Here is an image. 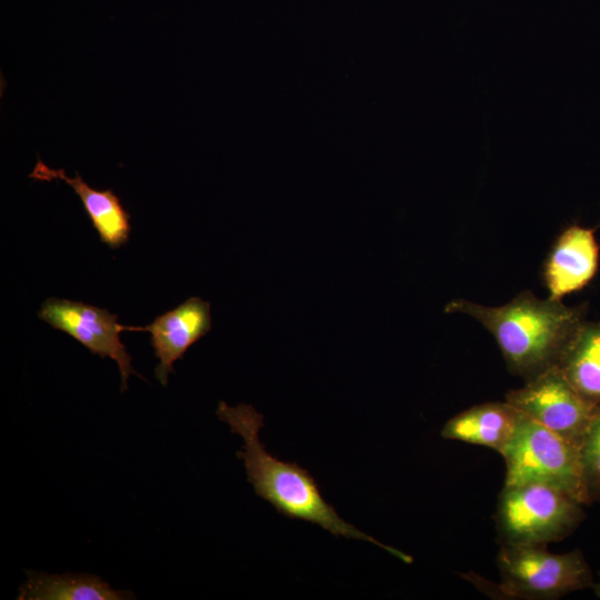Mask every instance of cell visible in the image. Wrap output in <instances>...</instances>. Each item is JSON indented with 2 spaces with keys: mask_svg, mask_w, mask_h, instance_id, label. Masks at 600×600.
<instances>
[{
  "mask_svg": "<svg viewBox=\"0 0 600 600\" xmlns=\"http://www.w3.org/2000/svg\"><path fill=\"white\" fill-rule=\"evenodd\" d=\"M578 448L588 500L590 503L600 501V409L591 420Z\"/></svg>",
  "mask_w": 600,
  "mask_h": 600,
  "instance_id": "5bb4252c",
  "label": "cell"
},
{
  "mask_svg": "<svg viewBox=\"0 0 600 600\" xmlns=\"http://www.w3.org/2000/svg\"><path fill=\"white\" fill-rule=\"evenodd\" d=\"M19 600H123L132 593L113 589L101 578L88 573L48 574L27 571Z\"/></svg>",
  "mask_w": 600,
  "mask_h": 600,
  "instance_id": "7c38bea8",
  "label": "cell"
},
{
  "mask_svg": "<svg viewBox=\"0 0 600 600\" xmlns=\"http://www.w3.org/2000/svg\"><path fill=\"white\" fill-rule=\"evenodd\" d=\"M557 367L582 398L600 406V320L581 324Z\"/></svg>",
  "mask_w": 600,
  "mask_h": 600,
  "instance_id": "4fadbf2b",
  "label": "cell"
},
{
  "mask_svg": "<svg viewBox=\"0 0 600 600\" xmlns=\"http://www.w3.org/2000/svg\"><path fill=\"white\" fill-rule=\"evenodd\" d=\"M501 456L506 466L504 486L549 484L583 504L590 503L583 484L579 448L531 418L521 413L517 430Z\"/></svg>",
  "mask_w": 600,
  "mask_h": 600,
  "instance_id": "277c9868",
  "label": "cell"
},
{
  "mask_svg": "<svg viewBox=\"0 0 600 600\" xmlns=\"http://www.w3.org/2000/svg\"><path fill=\"white\" fill-rule=\"evenodd\" d=\"M38 317L53 329L76 339L91 353L113 359L119 367L122 392L128 389L129 377L139 376L120 340L124 326L118 323L117 314L80 301L48 298L41 303Z\"/></svg>",
  "mask_w": 600,
  "mask_h": 600,
  "instance_id": "52a82bcc",
  "label": "cell"
},
{
  "mask_svg": "<svg viewBox=\"0 0 600 600\" xmlns=\"http://www.w3.org/2000/svg\"><path fill=\"white\" fill-rule=\"evenodd\" d=\"M521 413L509 402H486L450 418L441 430L447 440L482 446L500 454L511 441Z\"/></svg>",
  "mask_w": 600,
  "mask_h": 600,
  "instance_id": "8fae6325",
  "label": "cell"
},
{
  "mask_svg": "<svg viewBox=\"0 0 600 600\" xmlns=\"http://www.w3.org/2000/svg\"><path fill=\"white\" fill-rule=\"evenodd\" d=\"M444 311L463 313L481 323L494 338L508 369L526 380L556 367L587 320L584 304L568 307L561 300L539 299L529 290L503 306L457 299Z\"/></svg>",
  "mask_w": 600,
  "mask_h": 600,
  "instance_id": "6da1fadb",
  "label": "cell"
},
{
  "mask_svg": "<svg viewBox=\"0 0 600 600\" xmlns=\"http://www.w3.org/2000/svg\"><path fill=\"white\" fill-rule=\"evenodd\" d=\"M594 232V228L572 224L557 238L543 266L549 298L561 300L583 289L594 278L599 266Z\"/></svg>",
  "mask_w": 600,
  "mask_h": 600,
  "instance_id": "9c48e42d",
  "label": "cell"
},
{
  "mask_svg": "<svg viewBox=\"0 0 600 600\" xmlns=\"http://www.w3.org/2000/svg\"><path fill=\"white\" fill-rule=\"evenodd\" d=\"M497 566L504 598L552 600L593 588L591 569L579 550L552 553L546 546L501 544Z\"/></svg>",
  "mask_w": 600,
  "mask_h": 600,
  "instance_id": "5b68a950",
  "label": "cell"
},
{
  "mask_svg": "<svg viewBox=\"0 0 600 600\" xmlns=\"http://www.w3.org/2000/svg\"><path fill=\"white\" fill-rule=\"evenodd\" d=\"M593 590H594L596 596L600 598V577H599V580L594 582Z\"/></svg>",
  "mask_w": 600,
  "mask_h": 600,
  "instance_id": "9a60e30c",
  "label": "cell"
},
{
  "mask_svg": "<svg viewBox=\"0 0 600 600\" xmlns=\"http://www.w3.org/2000/svg\"><path fill=\"white\" fill-rule=\"evenodd\" d=\"M29 177L46 182L64 181L80 198L102 243L117 249L128 242L131 232L130 213L113 190L93 189L82 180L78 172L72 178L68 177L63 169H51L40 158Z\"/></svg>",
  "mask_w": 600,
  "mask_h": 600,
  "instance_id": "30bf717a",
  "label": "cell"
},
{
  "mask_svg": "<svg viewBox=\"0 0 600 600\" xmlns=\"http://www.w3.org/2000/svg\"><path fill=\"white\" fill-rule=\"evenodd\" d=\"M216 412L233 433L243 439V447L237 456L243 461L248 481L256 494L271 503L280 514L316 523L336 537L371 542L406 563L412 562L409 554L381 543L341 519L332 506L326 502L318 483L307 469L267 452L259 440L263 416L252 406L241 403L230 407L220 401Z\"/></svg>",
  "mask_w": 600,
  "mask_h": 600,
  "instance_id": "7a4b0ae2",
  "label": "cell"
},
{
  "mask_svg": "<svg viewBox=\"0 0 600 600\" xmlns=\"http://www.w3.org/2000/svg\"><path fill=\"white\" fill-rule=\"evenodd\" d=\"M584 506L553 486L503 484L494 514L500 543L547 546L560 541L583 521Z\"/></svg>",
  "mask_w": 600,
  "mask_h": 600,
  "instance_id": "3957f363",
  "label": "cell"
},
{
  "mask_svg": "<svg viewBox=\"0 0 600 600\" xmlns=\"http://www.w3.org/2000/svg\"><path fill=\"white\" fill-rule=\"evenodd\" d=\"M506 401L577 447L600 409L582 398L557 366L507 392Z\"/></svg>",
  "mask_w": 600,
  "mask_h": 600,
  "instance_id": "8992f818",
  "label": "cell"
},
{
  "mask_svg": "<svg viewBox=\"0 0 600 600\" xmlns=\"http://www.w3.org/2000/svg\"><path fill=\"white\" fill-rule=\"evenodd\" d=\"M124 331H147L159 363L157 380L166 387L173 363L211 330L210 303L199 297L188 298L178 307L158 316L144 327H123Z\"/></svg>",
  "mask_w": 600,
  "mask_h": 600,
  "instance_id": "ba28073f",
  "label": "cell"
}]
</instances>
